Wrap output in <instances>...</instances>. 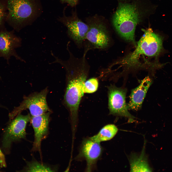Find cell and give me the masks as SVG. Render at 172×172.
<instances>
[{
    "mask_svg": "<svg viewBox=\"0 0 172 172\" xmlns=\"http://www.w3.org/2000/svg\"><path fill=\"white\" fill-rule=\"evenodd\" d=\"M60 64L66 72L68 83L64 99L70 110L73 123L75 124L79 104L84 93L83 85L90 66L84 56L79 58L70 56L67 60H61Z\"/></svg>",
    "mask_w": 172,
    "mask_h": 172,
    "instance_id": "cell-1",
    "label": "cell"
},
{
    "mask_svg": "<svg viewBox=\"0 0 172 172\" xmlns=\"http://www.w3.org/2000/svg\"><path fill=\"white\" fill-rule=\"evenodd\" d=\"M6 22L17 32L30 25L40 15V0H7Z\"/></svg>",
    "mask_w": 172,
    "mask_h": 172,
    "instance_id": "cell-2",
    "label": "cell"
},
{
    "mask_svg": "<svg viewBox=\"0 0 172 172\" xmlns=\"http://www.w3.org/2000/svg\"><path fill=\"white\" fill-rule=\"evenodd\" d=\"M140 17L135 5L128 4H121L113 18V26L118 34L125 40L136 46L134 33Z\"/></svg>",
    "mask_w": 172,
    "mask_h": 172,
    "instance_id": "cell-3",
    "label": "cell"
},
{
    "mask_svg": "<svg viewBox=\"0 0 172 172\" xmlns=\"http://www.w3.org/2000/svg\"><path fill=\"white\" fill-rule=\"evenodd\" d=\"M143 31L144 33L136 44L135 50L120 63L130 66L136 63L141 55L152 57L159 54L162 48L161 38L150 28Z\"/></svg>",
    "mask_w": 172,
    "mask_h": 172,
    "instance_id": "cell-4",
    "label": "cell"
},
{
    "mask_svg": "<svg viewBox=\"0 0 172 172\" xmlns=\"http://www.w3.org/2000/svg\"><path fill=\"white\" fill-rule=\"evenodd\" d=\"M47 88L24 98L20 105L16 107L9 115L12 119L22 111L28 109L31 116L40 115L50 111L46 101Z\"/></svg>",
    "mask_w": 172,
    "mask_h": 172,
    "instance_id": "cell-5",
    "label": "cell"
},
{
    "mask_svg": "<svg viewBox=\"0 0 172 172\" xmlns=\"http://www.w3.org/2000/svg\"><path fill=\"white\" fill-rule=\"evenodd\" d=\"M31 118L29 114L23 115L20 113L13 118L4 132L2 145L4 149H9L13 142L25 138L26 126Z\"/></svg>",
    "mask_w": 172,
    "mask_h": 172,
    "instance_id": "cell-6",
    "label": "cell"
},
{
    "mask_svg": "<svg viewBox=\"0 0 172 172\" xmlns=\"http://www.w3.org/2000/svg\"><path fill=\"white\" fill-rule=\"evenodd\" d=\"M127 90L112 85L108 88V108L110 113L115 115L124 117L132 122L135 118L128 111L126 102Z\"/></svg>",
    "mask_w": 172,
    "mask_h": 172,
    "instance_id": "cell-7",
    "label": "cell"
},
{
    "mask_svg": "<svg viewBox=\"0 0 172 172\" xmlns=\"http://www.w3.org/2000/svg\"><path fill=\"white\" fill-rule=\"evenodd\" d=\"M89 29L85 40L86 45L92 49L103 50L107 48L110 42V37L106 26L103 23L95 21L88 24Z\"/></svg>",
    "mask_w": 172,
    "mask_h": 172,
    "instance_id": "cell-8",
    "label": "cell"
},
{
    "mask_svg": "<svg viewBox=\"0 0 172 172\" xmlns=\"http://www.w3.org/2000/svg\"><path fill=\"white\" fill-rule=\"evenodd\" d=\"M22 39L14 34V31H9L5 29L0 30V57H3L8 62L14 56L17 60L26 61L17 54L16 49L21 46Z\"/></svg>",
    "mask_w": 172,
    "mask_h": 172,
    "instance_id": "cell-9",
    "label": "cell"
},
{
    "mask_svg": "<svg viewBox=\"0 0 172 172\" xmlns=\"http://www.w3.org/2000/svg\"><path fill=\"white\" fill-rule=\"evenodd\" d=\"M59 19L67 27L69 37L78 48H81L85 40L89 29L88 25L76 17L64 16Z\"/></svg>",
    "mask_w": 172,
    "mask_h": 172,
    "instance_id": "cell-10",
    "label": "cell"
},
{
    "mask_svg": "<svg viewBox=\"0 0 172 172\" xmlns=\"http://www.w3.org/2000/svg\"><path fill=\"white\" fill-rule=\"evenodd\" d=\"M102 151L100 142L92 137L86 138L81 144L80 152L77 157L86 161L87 170L90 171L101 156Z\"/></svg>",
    "mask_w": 172,
    "mask_h": 172,
    "instance_id": "cell-11",
    "label": "cell"
},
{
    "mask_svg": "<svg viewBox=\"0 0 172 172\" xmlns=\"http://www.w3.org/2000/svg\"><path fill=\"white\" fill-rule=\"evenodd\" d=\"M50 111L42 114L31 116L30 121L34 132V140L32 150L41 152L42 141L47 135L50 120Z\"/></svg>",
    "mask_w": 172,
    "mask_h": 172,
    "instance_id": "cell-12",
    "label": "cell"
},
{
    "mask_svg": "<svg viewBox=\"0 0 172 172\" xmlns=\"http://www.w3.org/2000/svg\"><path fill=\"white\" fill-rule=\"evenodd\" d=\"M152 83L149 76L141 81L140 85L132 90L127 104L128 109L137 111L140 109L147 92Z\"/></svg>",
    "mask_w": 172,
    "mask_h": 172,
    "instance_id": "cell-13",
    "label": "cell"
},
{
    "mask_svg": "<svg viewBox=\"0 0 172 172\" xmlns=\"http://www.w3.org/2000/svg\"><path fill=\"white\" fill-rule=\"evenodd\" d=\"M130 165L131 172L151 171L143 153L139 156L133 155L130 160Z\"/></svg>",
    "mask_w": 172,
    "mask_h": 172,
    "instance_id": "cell-14",
    "label": "cell"
},
{
    "mask_svg": "<svg viewBox=\"0 0 172 172\" xmlns=\"http://www.w3.org/2000/svg\"><path fill=\"white\" fill-rule=\"evenodd\" d=\"M118 130L117 127L113 124H108L102 127L98 134L92 136L100 142L109 140L116 134Z\"/></svg>",
    "mask_w": 172,
    "mask_h": 172,
    "instance_id": "cell-15",
    "label": "cell"
},
{
    "mask_svg": "<svg viewBox=\"0 0 172 172\" xmlns=\"http://www.w3.org/2000/svg\"><path fill=\"white\" fill-rule=\"evenodd\" d=\"M26 172H55L56 169L45 164L34 160L27 162L24 170Z\"/></svg>",
    "mask_w": 172,
    "mask_h": 172,
    "instance_id": "cell-16",
    "label": "cell"
},
{
    "mask_svg": "<svg viewBox=\"0 0 172 172\" xmlns=\"http://www.w3.org/2000/svg\"><path fill=\"white\" fill-rule=\"evenodd\" d=\"M7 14V0H0V30L5 29V24Z\"/></svg>",
    "mask_w": 172,
    "mask_h": 172,
    "instance_id": "cell-17",
    "label": "cell"
},
{
    "mask_svg": "<svg viewBox=\"0 0 172 172\" xmlns=\"http://www.w3.org/2000/svg\"><path fill=\"white\" fill-rule=\"evenodd\" d=\"M98 86V82L97 79L91 78L85 82L83 86V91L84 93H93L97 90Z\"/></svg>",
    "mask_w": 172,
    "mask_h": 172,
    "instance_id": "cell-18",
    "label": "cell"
},
{
    "mask_svg": "<svg viewBox=\"0 0 172 172\" xmlns=\"http://www.w3.org/2000/svg\"><path fill=\"white\" fill-rule=\"evenodd\" d=\"M0 166L1 167H5L6 164L5 156L0 148Z\"/></svg>",
    "mask_w": 172,
    "mask_h": 172,
    "instance_id": "cell-19",
    "label": "cell"
},
{
    "mask_svg": "<svg viewBox=\"0 0 172 172\" xmlns=\"http://www.w3.org/2000/svg\"><path fill=\"white\" fill-rule=\"evenodd\" d=\"M78 0H60L63 3H66L72 6H75L77 3Z\"/></svg>",
    "mask_w": 172,
    "mask_h": 172,
    "instance_id": "cell-20",
    "label": "cell"
}]
</instances>
